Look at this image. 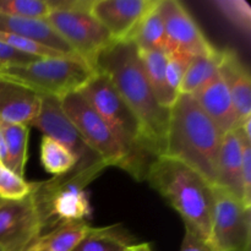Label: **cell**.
Returning a JSON list of instances; mask_svg holds the SVG:
<instances>
[{"label":"cell","mask_w":251,"mask_h":251,"mask_svg":"<svg viewBox=\"0 0 251 251\" xmlns=\"http://www.w3.org/2000/svg\"><path fill=\"white\" fill-rule=\"evenodd\" d=\"M96 71L105 74L136 115L154 156H164L169 110L154 97L142 69L136 46L130 41H114L100 54Z\"/></svg>","instance_id":"obj_1"},{"label":"cell","mask_w":251,"mask_h":251,"mask_svg":"<svg viewBox=\"0 0 251 251\" xmlns=\"http://www.w3.org/2000/svg\"><path fill=\"white\" fill-rule=\"evenodd\" d=\"M222 137L193 95L176 97L169 110L164 156L186 164L216 186Z\"/></svg>","instance_id":"obj_2"},{"label":"cell","mask_w":251,"mask_h":251,"mask_svg":"<svg viewBox=\"0 0 251 251\" xmlns=\"http://www.w3.org/2000/svg\"><path fill=\"white\" fill-rule=\"evenodd\" d=\"M146 181L183 218L184 226L210 242L213 186L198 172L168 156L153 159Z\"/></svg>","instance_id":"obj_3"},{"label":"cell","mask_w":251,"mask_h":251,"mask_svg":"<svg viewBox=\"0 0 251 251\" xmlns=\"http://www.w3.org/2000/svg\"><path fill=\"white\" fill-rule=\"evenodd\" d=\"M80 91L91 107L105 122L129 157L131 174L136 180H146L150 164L156 159L136 115L127 107L105 74L96 71Z\"/></svg>","instance_id":"obj_4"},{"label":"cell","mask_w":251,"mask_h":251,"mask_svg":"<svg viewBox=\"0 0 251 251\" xmlns=\"http://www.w3.org/2000/svg\"><path fill=\"white\" fill-rule=\"evenodd\" d=\"M96 74L78 56H51L0 69V76L16 81L41 96L61 98L81 90Z\"/></svg>","instance_id":"obj_5"},{"label":"cell","mask_w":251,"mask_h":251,"mask_svg":"<svg viewBox=\"0 0 251 251\" xmlns=\"http://www.w3.org/2000/svg\"><path fill=\"white\" fill-rule=\"evenodd\" d=\"M92 0H49L47 21L74 53L96 70L100 54L113 41L107 29L90 11Z\"/></svg>","instance_id":"obj_6"},{"label":"cell","mask_w":251,"mask_h":251,"mask_svg":"<svg viewBox=\"0 0 251 251\" xmlns=\"http://www.w3.org/2000/svg\"><path fill=\"white\" fill-rule=\"evenodd\" d=\"M63 112L92 151L107 167H117L131 174L129 157L104 120L91 107L82 93L75 91L59 98Z\"/></svg>","instance_id":"obj_7"},{"label":"cell","mask_w":251,"mask_h":251,"mask_svg":"<svg viewBox=\"0 0 251 251\" xmlns=\"http://www.w3.org/2000/svg\"><path fill=\"white\" fill-rule=\"evenodd\" d=\"M210 243L216 251H251V208L221 186H213Z\"/></svg>","instance_id":"obj_8"},{"label":"cell","mask_w":251,"mask_h":251,"mask_svg":"<svg viewBox=\"0 0 251 251\" xmlns=\"http://www.w3.org/2000/svg\"><path fill=\"white\" fill-rule=\"evenodd\" d=\"M47 233V222L33 191L17 201L0 202V250L25 251Z\"/></svg>","instance_id":"obj_9"},{"label":"cell","mask_w":251,"mask_h":251,"mask_svg":"<svg viewBox=\"0 0 251 251\" xmlns=\"http://www.w3.org/2000/svg\"><path fill=\"white\" fill-rule=\"evenodd\" d=\"M31 126L37 127L43 134L55 140L69 150L76 158L77 171H87L97 167H105L104 162L88 147L76 127L63 112L60 100L56 97L42 96L41 110Z\"/></svg>","instance_id":"obj_10"},{"label":"cell","mask_w":251,"mask_h":251,"mask_svg":"<svg viewBox=\"0 0 251 251\" xmlns=\"http://www.w3.org/2000/svg\"><path fill=\"white\" fill-rule=\"evenodd\" d=\"M166 29V50L191 56L212 55L217 51L203 34L185 5L179 0H161L159 4Z\"/></svg>","instance_id":"obj_11"},{"label":"cell","mask_w":251,"mask_h":251,"mask_svg":"<svg viewBox=\"0 0 251 251\" xmlns=\"http://www.w3.org/2000/svg\"><path fill=\"white\" fill-rule=\"evenodd\" d=\"M158 0H92L90 11L113 41H127Z\"/></svg>","instance_id":"obj_12"},{"label":"cell","mask_w":251,"mask_h":251,"mask_svg":"<svg viewBox=\"0 0 251 251\" xmlns=\"http://www.w3.org/2000/svg\"><path fill=\"white\" fill-rule=\"evenodd\" d=\"M41 104L42 96L36 91L0 76V122L31 127Z\"/></svg>","instance_id":"obj_13"},{"label":"cell","mask_w":251,"mask_h":251,"mask_svg":"<svg viewBox=\"0 0 251 251\" xmlns=\"http://www.w3.org/2000/svg\"><path fill=\"white\" fill-rule=\"evenodd\" d=\"M218 73L225 80L234 104L240 123L251 118V78L249 69L245 66L234 49L218 50Z\"/></svg>","instance_id":"obj_14"},{"label":"cell","mask_w":251,"mask_h":251,"mask_svg":"<svg viewBox=\"0 0 251 251\" xmlns=\"http://www.w3.org/2000/svg\"><path fill=\"white\" fill-rule=\"evenodd\" d=\"M193 96L222 135L239 126L232 97L220 73Z\"/></svg>","instance_id":"obj_15"},{"label":"cell","mask_w":251,"mask_h":251,"mask_svg":"<svg viewBox=\"0 0 251 251\" xmlns=\"http://www.w3.org/2000/svg\"><path fill=\"white\" fill-rule=\"evenodd\" d=\"M247 140L242 136L239 129H234L223 135L217 163V184L240 199L243 202L242 189V159L243 145Z\"/></svg>","instance_id":"obj_16"},{"label":"cell","mask_w":251,"mask_h":251,"mask_svg":"<svg viewBox=\"0 0 251 251\" xmlns=\"http://www.w3.org/2000/svg\"><path fill=\"white\" fill-rule=\"evenodd\" d=\"M0 32H7L31 39L64 55L77 56L47 20L22 19L0 14Z\"/></svg>","instance_id":"obj_17"},{"label":"cell","mask_w":251,"mask_h":251,"mask_svg":"<svg viewBox=\"0 0 251 251\" xmlns=\"http://www.w3.org/2000/svg\"><path fill=\"white\" fill-rule=\"evenodd\" d=\"M139 58L142 69L146 75L154 97L162 107L171 109L176 102V98L169 93L166 82V65L168 51L163 49L158 50H139Z\"/></svg>","instance_id":"obj_18"},{"label":"cell","mask_w":251,"mask_h":251,"mask_svg":"<svg viewBox=\"0 0 251 251\" xmlns=\"http://www.w3.org/2000/svg\"><path fill=\"white\" fill-rule=\"evenodd\" d=\"M92 229L86 221H73L56 226L34 242L47 251H73Z\"/></svg>","instance_id":"obj_19"},{"label":"cell","mask_w":251,"mask_h":251,"mask_svg":"<svg viewBox=\"0 0 251 251\" xmlns=\"http://www.w3.org/2000/svg\"><path fill=\"white\" fill-rule=\"evenodd\" d=\"M159 4L161 0L145 15L127 39L132 42L139 50H166V29Z\"/></svg>","instance_id":"obj_20"},{"label":"cell","mask_w":251,"mask_h":251,"mask_svg":"<svg viewBox=\"0 0 251 251\" xmlns=\"http://www.w3.org/2000/svg\"><path fill=\"white\" fill-rule=\"evenodd\" d=\"M139 243L125 235L118 226L92 227L73 251H132Z\"/></svg>","instance_id":"obj_21"},{"label":"cell","mask_w":251,"mask_h":251,"mask_svg":"<svg viewBox=\"0 0 251 251\" xmlns=\"http://www.w3.org/2000/svg\"><path fill=\"white\" fill-rule=\"evenodd\" d=\"M0 134L6 147V168L24 178L28 150L29 126L0 122Z\"/></svg>","instance_id":"obj_22"},{"label":"cell","mask_w":251,"mask_h":251,"mask_svg":"<svg viewBox=\"0 0 251 251\" xmlns=\"http://www.w3.org/2000/svg\"><path fill=\"white\" fill-rule=\"evenodd\" d=\"M218 50L212 55L195 56L179 87V95H194L218 74Z\"/></svg>","instance_id":"obj_23"},{"label":"cell","mask_w":251,"mask_h":251,"mask_svg":"<svg viewBox=\"0 0 251 251\" xmlns=\"http://www.w3.org/2000/svg\"><path fill=\"white\" fill-rule=\"evenodd\" d=\"M41 162L49 174L61 176L76 167V158L66 147L48 136L42 137Z\"/></svg>","instance_id":"obj_24"},{"label":"cell","mask_w":251,"mask_h":251,"mask_svg":"<svg viewBox=\"0 0 251 251\" xmlns=\"http://www.w3.org/2000/svg\"><path fill=\"white\" fill-rule=\"evenodd\" d=\"M50 11L49 0H0V14L7 16L47 20Z\"/></svg>","instance_id":"obj_25"},{"label":"cell","mask_w":251,"mask_h":251,"mask_svg":"<svg viewBox=\"0 0 251 251\" xmlns=\"http://www.w3.org/2000/svg\"><path fill=\"white\" fill-rule=\"evenodd\" d=\"M213 5L218 11L247 38L251 32V9L244 0H216Z\"/></svg>","instance_id":"obj_26"},{"label":"cell","mask_w":251,"mask_h":251,"mask_svg":"<svg viewBox=\"0 0 251 251\" xmlns=\"http://www.w3.org/2000/svg\"><path fill=\"white\" fill-rule=\"evenodd\" d=\"M36 183H29L9 168L0 164V200L17 201L27 198Z\"/></svg>","instance_id":"obj_27"},{"label":"cell","mask_w":251,"mask_h":251,"mask_svg":"<svg viewBox=\"0 0 251 251\" xmlns=\"http://www.w3.org/2000/svg\"><path fill=\"white\" fill-rule=\"evenodd\" d=\"M194 58L195 56L176 53V51L168 53L166 65V82L169 93L176 100L179 96V87H180L181 80H183L184 75H185L186 70H188L189 65Z\"/></svg>","instance_id":"obj_28"},{"label":"cell","mask_w":251,"mask_h":251,"mask_svg":"<svg viewBox=\"0 0 251 251\" xmlns=\"http://www.w3.org/2000/svg\"><path fill=\"white\" fill-rule=\"evenodd\" d=\"M0 42L7 44L11 48L21 51V53L27 54V55L34 56V58H51V56H70L64 55L54 49L44 47L37 42L31 41V39L24 38V37L16 36V34L7 33V32H0Z\"/></svg>","instance_id":"obj_29"},{"label":"cell","mask_w":251,"mask_h":251,"mask_svg":"<svg viewBox=\"0 0 251 251\" xmlns=\"http://www.w3.org/2000/svg\"><path fill=\"white\" fill-rule=\"evenodd\" d=\"M243 203L251 208V142L244 141L242 159Z\"/></svg>","instance_id":"obj_30"},{"label":"cell","mask_w":251,"mask_h":251,"mask_svg":"<svg viewBox=\"0 0 251 251\" xmlns=\"http://www.w3.org/2000/svg\"><path fill=\"white\" fill-rule=\"evenodd\" d=\"M36 59L39 58L27 55V54L21 53V51L9 47L7 44L0 42V69L7 68V66L24 65V64L31 63Z\"/></svg>","instance_id":"obj_31"},{"label":"cell","mask_w":251,"mask_h":251,"mask_svg":"<svg viewBox=\"0 0 251 251\" xmlns=\"http://www.w3.org/2000/svg\"><path fill=\"white\" fill-rule=\"evenodd\" d=\"M180 251H216L208 240L194 232L190 228L185 227L183 242H181Z\"/></svg>","instance_id":"obj_32"},{"label":"cell","mask_w":251,"mask_h":251,"mask_svg":"<svg viewBox=\"0 0 251 251\" xmlns=\"http://www.w3.org/2000/svg\"><path fill=\"white\" fill-rule=\"evenodd\" d=\"M7 162V154H6V147H5L4 140H2L1 134H0V164L6 167Z\"/></svg>","instance_id":"obj_33"},{"label":"cell","mask_w":251,"mask_h":251,"mask_svg":"<svg viewBox=\"0 0 251 251\" xmlns=\"http://www.w3.org/2000/svg\"><path fill=\"white\" fill-rule=\"evenodd\" d=\"M151 247H150L149 243H139V244H137V247L135 248L132 251H147Z\"/></svg>","instance_id":"obj_34"},{"label":"cell","mask_w":251,"mask_h":251,"mask_svg":"<svg viewBox=\"0 0 251 251\" xmlns=\"http://www.w3.org/2000/svg\"><path fill=\"white\" fill-rule=\"evenodd\" d=\"M25 251H47V250H44V249H42V248H39V247H37L36 244H32L31 247L28 248V249H26Z\"/></svg>","instance_id":"obj_35"},{"label":"cell","mask_w":251,"mask_h":251,"mask_svg":"<svg viewBox=\"0 0 251 251\" xmlns=\"http://www.w3.org/2000/svg\"><path fill=\"white\" fill-rule=\"evenodd\" d=\"M147 251H152V250H151V248H150V249H149V250H147Z\"/></svg>","instance_id":"obj_36"},{"label":"cell","mask_w":251,"mask_h":251,"mask_svg":"<svg viewBox=\"0 0 251 251\" xmlns=\"http://www.w3.org/2000/svg\"><path fill=\"white\" fill-rule=\"evenodd\" d=\"M1 201H2V200H0V202H1Z\"/></svg>","instance_id":"obj_37"},{"label":"cell","mask_w":251,"mask_h":251,"mask_svg":"<svg viewBox=\"0 0 251 251\" xmlns=\"http://www.w3.org/2000/svg\"><path fill=\"white\" fill-rule=\"evenodd\" d=\"M0 251H1V250H0Z\"/></svg>","instance_id":"obj_38"}]
</instances>
